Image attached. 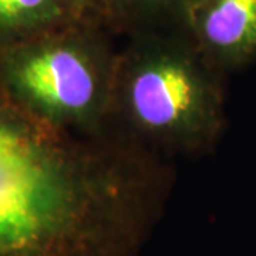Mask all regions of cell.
<instances>
[{"label":"cell","mask_w":256,"mask_h":256,"mask_svg":"<svg viewBox=\"0 0 256 256\" xmlns=\"http://www.w3.org/2000/svg\"><path fill=\"white\" fill-rule=\"evenodd\" d=\"M172 188L164 158L52 127L0 88V256H138Z\"/></svg>","instance_id":"6da1fadb"},{"label":"cell","mask_w":256,"mask_h":256,"mask_svg":"<svg viewBox=\"0 0 256 256\" xmlns=\"http://www.w3.org/2000/svg\"><path fill=\"white\" fill-rule=\"evenodd\" d=\"M224 78L190 33L126 37L108 130L166 160L204 156L225 130Z\"/></svg>","instance_id":"7a4b0ae2"},{"label":"cell","mask_w":256,"mask_h":256,"mask_svg":"<svg viewBox=\"0 0 256 256\" xmlns=\"http://www.w3.org/2000/svg\"><path fill=\"white\" fill-rule=\"evenodd\" d=\"M118 48L86 16L0 52V88L52 127L108 132Z\"/></svg>","instance_id":"3957f363"},{"label":"cell","mask_w":256,"mask_h":256,"mask_svg":"<svg viewBox=\"0 0 256 256\" xmlns=\"http://www.w3.org/2000/svg\"><path fill=\"white\" fill-rule=\"evenodd\" d=\"M188 33L220 73L239 72L256 60V0H200Z\"/></svg>","instance_id":"277c9868"},{"label":"cell","mask_w":256,"mask_h":256,"mask_svg":"<svg viewBox=\"0 0 256 256\" xmlns=\"http://www.w3.org/2000/svg\"><path fill=\"white\" fill-rule=\"evenodd\" d=\"M84 14L114 36L188 33L200 0H80Z\"/></svg>","instance_id":"5b68a950"},{"label":"cell","mask_w":256,"mask_h":256,"mask_svg":"<svg viewBox=\"0 0 256 256\" xmlns=\"http://www.w3.org/2000/svg\"><path fill=\"white\" fill-rule=\"evenodd\" d=\"M82 18L80 0H0V52Z\"/></svg>","instance_id":"8992f818"}]
</instances>
